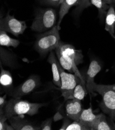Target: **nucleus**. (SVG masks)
Wrapping results in <instances>:
<instances>
[{
    "mask_svg": "<svg viewBox=\"0 0 115 130\" xmlns=\"http://www.w3.org/2000/svg\"><path fill=\"white\" fill-rule=\"evenodd\" d=\"M46 105L45 103H30L20 98H12L8 101L4 108V112L8 119L16 115L33 116L38 112L39 108Z\"/></svg>",
    "mask_w": 115,
    "mask_h": 130,
    "instance_id": "obj_1",
    "label": "nucleus"
},
{
    "mask_svg": "<svg viewBox=\"0 0 115 130\" xmlns=\"http://www.w3.org/2000/svg\"><path fill=\"white\" fill-rule=\"evenodd\" d=\"M94 91L101 95L100 107L112 121H115V84L110 85H98L94 86Z\"/></svg>",
    "mask_w": 115,
    "mask_h": 130,
    "instance_id": "obj_2",
    "label": "nucleus"
},
{
    "mask_svg": "<svg viewBox=\"0 0 115 130\" xmlns=\"http://www.w3.org/2000/svg\"><path fill=\"white\" fill-rule=\"evenodd\" d=\"M60 43L59 30L55 25L52 29L38 35L34 47L40 55L44 56L55 50Z\"/></svg>",
    "mask_w": 115,
    "mask_h": 130,
    "instance_id": "obj_3",
    "label": "nucleus"
},
{
    "mask_svg": "<svg viewBox=\"0 0 115 130\" xmlns=\"http://www.w3.org/2000/svg\"><path fill=\"white\" fill-rule=\"evenodd\" d=\"M57 14L52 8L42 9L37 12L32 24L31 29L38 32H45L56 25Z\"/></svg>",
    "mask_w": 115,
    "mask_h": 130,
    "instance_id": "obj_4",
    "label": "nucleus"
},
{
    "mask_svg": "<svg viewBox=\"0 0 115 130\" xmlns=\"http://www.w3.org/2000/svg\"><path fill=\"white\" fill-rule=\"evenodd\" d=\"M58 68L61 79V87L60 88L62 96L65 101L74 99V89L78 84L82 82V80L75 74L66 72L59 62L58 63Z\"/></svg>",
    "mask_w": 115,
    "mask_h": 130,
    "instance_id": "obj_5",
    "label": "nucleus"
},
{
    "mask_svg": "<svg viewBox=\"0 0 115 130\" xmlns=\"http://www.w3.org/2000/svg\"><path fill=\"white\" fill-rule=\"evenodd\" d=\"M27 28L24 21L17 19L14 16H11L8 12L4 18L1 17L0 30L9 32L17 37L22 34Z\"/></svg>",
    "mask_w": 115,
    "mask_h": 130,
    "instance_id": "obj_6",
    "label": "nucleus"
},
{
    "mask_svg": "<svg viewBox=\"0 0 115 130\" xmlns=\"http://www.w3.org/2000/svg\"><path fill=\"white\" fill-rule=\"evenodd\" d=\"M40 85V77L37 75H31L26 81L14 88L10 96L13 98L20 99L22 96L33 92Z\"/></svg>",
    "mask_w": 115,
    "mask_h": 130,
    "instance_id": "obj_7",
    "label": "nucleus"
},
{
    "mask_svg": "<svg viewBox=\"0 0 115 130\" xmlns=\"http://www.w3.org/2000/svg\"><path fill=\"white\" fill-rule=\"evenodd\" d=\"M55 50L60 54L71 59L77 66L83 61V55L82 51L76 49L71 45L65 44L61 42Z\"/></svg>",
    "mask_w": 115,
    "mask_h": 130,
    "instance_id": "obj_8",
    "label": "nucleus"
},
{
    "mask_svg": "<svg viewBox=\"0 0 115 130\" xmlns=\"http://www.w3.org/2000/svg\"><path fill=\"white\" fill-rule=\"evenodd\" d=\"M101 69L102 66L98 61L94 59L91 61L86 73L85 81L87 91L90 94L93 95L95 94L94 86L96 84L95 83V78L101 71Z\"/></svg>",
    "mask_w": 115,
    "mask_h": 130,
    "instance_id": "obj_9",
    "label": "nucleus"
},
{
    "mask_svg": "<svg viewBox=\"0 0 115 130\" xmlns=\"http://www.w3.org/2000/svg\"><path fill=\"white\" fill-rule=\"evenodd\" d=\"M10 125L16 130H38L41 129L38 126L25 118L24 115H16L8 119Z\"/></svg>",
    "mask_w": 115,
    "mask_h": 130,
    "instance_id": "obj_10",
    "label": "nucleus"
},
{
    "mask_svg": "<svg viewBox=\"0 0 115 130\" xmlns=\"http://www.w3.org/2000/svg\"><path fill=\"white\" fill-rule=\"evenodd\" d=\"M83 109L81 100L72 99L66 101L65 113L67 117L73 121H79L80 117Z\"/></svg>",
    "mask_w": 115,
    "mask_h": 130,
    "instance_id": "obj_11",
    "label": "nucleus"
},
{
    "mask_svg": "<svg viewBox=\"0 0 115 130\" xmlns=\"http://www.w3.org/2000/svg\"><path fill=\"white\" fill-rule=\"evenodd\" d=\"M1 73H0V86H1V93L2 92L10 96L14 89L13 86V80L11 74L4 70L1 63Z\"/></svg>",
    "mask_w": 115,
    "mask_h": 130,
    "instance_id": "obj_12",
    "label": "nucleus"
},
{
    "mask_svg": "<svg viewBox=\"0 0 115 130\" xmlns=\"http://www.w3.org/2000/svg\"><path fill=\"white\" fill-rule=\"evenodd\" d=\"M1 63L4 66L11 69H16L18 66L17 56L15 54L1 46L0 47Z\"/></svg>",
    "mask_w": 115,
    "mask_h": 130,
    "instance_id": "obj_13",
    "label": "nucleus"
},
{
    "mask_svg": "<svg viewBox=\"0 0 115 130\" xmlns=\"http://www.w3.org/2000/svg\"><path fill=\"white\" fill-rule=\"evenodd\" d=\"M105 30L115 41V8L113 4L109 5L105 18Z\"/></svg>",
    "mask_w": 115,
    "mask_h": 130,
    "instance_id": "obj_14",
    "label": "nucleus"
},
{
    "mask_svg": "<svg viewBox=\"0 0 115 130\" xmlns=\"http://www.w3.org/2000/svg\"><path fill=\"white\" fill-rule=\"evenodd\" d=\"M48 61L51 65L52 72L53 74V82L54 84L60 88L61 87V79L60 73L58 68L59 61L56 59L53 51H52L50 53Z\"/></svg>",
    "mask_w": 115,
    "mask_h": 130,
    "instance_id": "obj_15",
    "label": "nucleus"
},
{
    "mask_svg": "<svg viewBox=\"0 0 115 130\" xmlns=\"http://www.w3.org/2000/svg\"><path fill=\"white\" fill-rule=\"evenodd\" d=\"M80 2V0H64L61 4L59 11V19L56 25L59 30L60 29V25L62 19L68 12L70 8L73 6L79 5Z\"/></svg>",
    "mask_w": 115,
    "mask_h": 130,
    "instance_id": "obj_16",
    "label": "nucleus"
},
{
    "mask_svg": "<svg viewBox=\"0 0 115 130\" xmlns=\"http://www.w3.org/2000/svg\"><path fill=\"white\" fill-rule=\"evenodd\" d=\"M97 115L93 113L91 107L87 109H83L80 117L79 121L91 130V126L97 118Z\"/></svg>",
    "mask_w": 115,
    "mask_h": 130,
    "instance_id": "obj_17",
    "label": "nucleus"
},
{
    "mask_svg": "<svg viewBox=\"0 0 115 130\" xmlns=\"http://www.w3.org/2000/svg\"><path fill=\"white\" fill-rule=\"evenodd\" d=\"M113 129L111 125L107 121L106 116L103 113L97 115V118L94 122L91 130H111Z\"/></svg>",
    "mask_w": 115,
    "mask_h": 130,
    "instance_id": "obj_18",
    "label": "nucleus"
},
{
    "mask_svg": "<svg viewBox=\"0 0 115 130\" xmlns=\"http://www.w3.org/2000/svg\"><path fill=\"white\" fill-rule=\"evenodd\" d=\"M20 43L19 41L16 39L12 38L8 36L6 32L0 30V45L1 46H3L17 48Z\"/></svg>",
    "mask_w": 115,
    "mask_h": 130,
    "instance_id": "obj_19",
    "label": "nucleus"
},
{
    "mask_svg": "<svg viewBox=\"0 0 115 130\" xmlns=\"http://www.w3.org/2000/svg\"><path fill=\"white\" fill-rule=\"evenodd\" d=\"M90 1L91 4L98 8L100 18L103 19L104 17L106 16L109 5L105 3L103 0H90Z\"/></svg>",
    "mask_w": 115,
    "mask_h": 130,
    "instance_id": "obj_20",
    "label": "nucleus"
},
{
    "mask_svg": "<svg viewBox=\"0 0 115 130\" xmlns=\"http://www.w3.org/2000/svg\"><path fill=\"white\" fill-rule=\"evenodd\" d=\"M87 92L86 85L80 82L77 84L74 89L73 98L82 101L84 99Z\"/></svg>",
    "mask_w": 115,
    "mask_h": 130,
    "instance_id": "obj_21",
    "label": "nucleus"
},
{
    "mask_svg": "<svg viewBox=\"0 0 115 130\" xmlns=\"http://www.w3.org/2000/svg\"><path fill=\"white\" fill-rule=\"evenodd\" d=\"M66 130H89V129L80 121H74L68 126Z\"/></svg>",
    "mask_w": 115,
    "mask_h": 130,
    "instance_id": "obj_22",
    "label": "nucleus"
},
{
    "mask_svg": "<svg viewBox=\"0 0 115 130\" xmlns=\"http://www.w3.org/2000/svg\"><path fill=\"white\" fill-rule=\"evenodd\" d=\"M8 120L5 114L0 115V130H14L10 124L9 125L6 121Z\"/></svg>",
    "mask_w": 115,
    "mask_h": 130,
    "instance_id": "obj_23",
    "label": "nucleus"
},
{
    "mask_svg": "<svg viewBox=\"0 0 115 130\" xmlns=\"http://www.w3.org/2000/svg\"><path fill=\"white\" fill-rule=\"evenodd\" d=\"M52 118H49L43 121L41 125L40 128L42 130H51L52 129Z\"/></svg>",
    "mask_w": 115,
    "mask_h": 130,
    "instance_id": "obj_24",
    "label": "nucleus"
},
{
    "mask_svg": "<svg viewBox=\"0 0 115 130\" xmlns=\"http://www.w3.org/2000/svg\"><path fill=\"white\" fill-rule=\"evenodd\" d=\"M91 4L90 0H80L78 9L80 10H82L85 8L90 6Z\"/></svg>",
    "mask_w": 115,
    "mask_h": 130,
    "instance_id": "obj_25",
    "label": "nucleus"
},
{
    "mask_svg": "<svg viewBox=\"0 0 115 130\" xmlns=\"http://www.w3.org/2000/svg\"><path fill=\"white\" fill-rule=\"evenodd\" d=\"M6 94H5L4 96L0 97V110H3L4 111V108L7 104L8 101L6 100Z\"/></svg>",
    "mask_w": 115,
    "mask_h": 130,
    "instance_id": "obj_26",
    "label": "nucleus"
},
{
    "mask_svg": "<svg viewBox=\"0 0 115 130\" xmlns=\"http://www.w3.org/2000/svg\"><path fill=\"white\" fill-rule=\"evenodd\" d=\"M64 0H44L45 3L51 5L57 6L61 4Z\"/></svg>",
    "mask_w": 115,
    "mask_h": 130,
    "instance_id": "obj_27",
    "label": "nucleus"
},
{
    "mask_svg": "<svg viewBox=\"0 0 115 130\" xmlns=\"http://www.w3.org/2000/svg\"><path fill=\"white\" fill-rule=\"evenodd\" d=\"M69 119L70 118L67 117L64 119V121H63V124H62V126L59 128L60 130H66V128L68 127V126L71 123V122H70Z\"/></svg>",
    "mask_w": 115,
    "mask_h": 130,
    "instance_id": "obj_28",
    "label": "nucleus"
},
{
    "mask_svg": "<svg viewBox=\"0 0 115 130\" xmlns=\"http://www.w3.org/2000/svg\"><path fill=\"white\" fill-rule=\"evenodd\" d=\"M103 1L105 3H106L107 4H108V5L111 4L113 3L112 0H103Z\"/></svg>",
    "mask_w": 115,
    "mask_h": 130,
    "instance_id": "obj_29",
    "label": "nucleus"
},
{
    "mask_svg": "<svg viewBox=\"0 0 115 130\" xmlns=\"http://www.w3.org/2000/svg\"><path fill=\"white\" fill-rule=\"evenodd\" d=\"M112 128L113 129H115V123L113 124V125L112 126Z\"/></svg>",
    "mask_w": 115,
    "mask_h": 130,
    "instance_id": "obj_30",
    "label": "nucleus"
},
{
    "mask_svg": "<svg viewBox=\"0 0 115 130\" xmlns=\"http://www.w3.org/2000/svg\"><path fill=\"white\" fill-rule=\"evenodd\" d=\"M112 1H113L112 4H113V5H115V0H112Z\"/></svg>",
    "mask_w": 115,
    "mask_h": 130,
    "instance_id": "obj_31",
    "label": "nucleus"
},
{
    "mask_svg": "<svg viewBox=\"0 0 115 130\" xmlns=\"http://www.w3.org/2000/svg\"><path fill=\"white\" fill-rule=\"evenodd\" d=\"M114 6V8H115V5H113Z\"/></svg>",
    "mask_w": 115,
    "mask_h": 130,
    "instance_id": "obj_32",
    "label": "nucleus"
}]
</instances>
